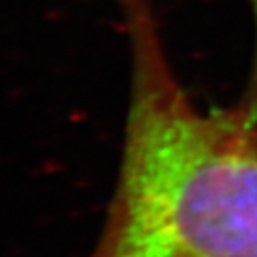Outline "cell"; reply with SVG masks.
I'll use <instances>...</instances> for the list:
<instances>
[{
  "label": "cell",
  "mask_w": 257,
  "mask_h": 257,
  "mask_svg": "<svg viewBox=\"0 0 257 257\" xmlns=\"http://www.w3.org/2000/svg\"><path fill=\"white\" fill-rule=\"evenodd\" d=\"M130 92L118 183L92 257H257V114L200 109L155 0H120Z\"/></svg>",
  "instance_id": "cell-1"
},
{
  "label": "cell",
  "mask_w": 257,
  "mask_h": 257,
  "mask_svg": "<svg viewBox=\"0 0 257 257\" xmlns=\"http://www.w3.org/2000/svg\"><path fill=\"white\" fill-rule=\"evenodd\" d=\"M251 6V14H253V25H255V42H253V57L249 63V74L248 84H246V92L240 99V105H244L248 110L257 114V0H248Z\"/></svg>",
  "instance_id": "cell-2"
}]
</instances>
